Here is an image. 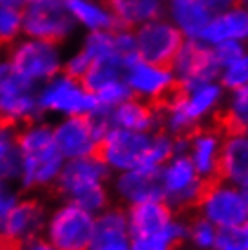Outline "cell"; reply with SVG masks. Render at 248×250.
<instances>
[{
  "label": "cell",
  "mask_w": 248,
  "mask_h": 250,
  "mask_svg": "<svg viewBox=\"0 0 248 250\" xmlns=\"http://www.w3.org/2000/svg\"><path fill=\"white\" fill-rule=\"evenodd\" d=\"M237 2H243L245 6H248V0H237Z\"/></svg>",
  "instance_id": "obj_44"
},
{
  "label": "cell",
  "mask_w": 248,
  "mask_h": 250,
  "mask_svg": "<svg viewBox=\"0 0 248 250\" xmlns=\"http://www.w3.org/2000/svg\"><path fill=\"white\" fill-rule=\"evenodd\" d=\"M111 178L112 172L98 154L67 160L53 190L62 200L73 201L96 216L112 205Z\"/></svg>",
  "instance_id": "obj_3"
},
{
  "label": "cell",
  "mask_w": 248,
  "mask_h": 250,
  "mask_svg": "<svg viewBox=\"0 0 248 250\" xmlns=\"http://www.w3.org/2000/svg\"><path fill=\"white\" fill-rule=\"evenodd\" d=\"M152 132L125 131L109 127L100 142L98 156L112 174L140 169L145 165Z\"/></svg>",
  "instance_id": "obj_13"
},
{
  "label": "cell",
  "mask_w": 248,
  "mask_h": 250,
  "mask_svg": "<svg viewBox=\"0 0 248 250\" xmlns=\"http://www.w3.org/2000/svg\"><path fill=\"white\" fill-rule=\"evenodd\" d=\"M219 180L236 187L248 183V132L225 131L219 156Z\"/></svg>",
  "instance_id": "obj_23"
},
{
  "label": "cell",
  "mask_w": 248,
  "mask_h": 250,
  "mask_svg": "<svg viewBox=\"0 0 248 250\" xmlns=\"http://www.w3.org/2000/svg\"><path fill=\"white\" fill-rule=\"evenodd\" d=\"M167 20L185 40H199L214 11L205 0H167Z\"/></svg>",
  "instance_id": "obj_22"
},
{
  "label": "cell",
  "mask_w": 248,
  "mask_h": 250,
  "mask_svg": "<svg viewBox=\"0 0 248 250\" xmlns=\"http://www.w3.org/2000/svg\"><path fill=\"white\" fill-rule=\"evenodd\" d=\"M96 216L73 201L60 200L47 210L43 238L56 250H89Z\"/></svg>",
  "instance_id": "obj_6"
},
{
  "label": "cell",
  "mask_w": 248,
  "mask_h": 250,
  "mask_svg": "<svg viewBox=\"0 0 248 250\" xmlns=\"http://www.w3.org/2000/svg\"><path fill=\"white\" fill-rule=\"evenodd\" d=\"M0 250H17V247H13V245H9L0 239Z\"/></svg>",
  "instance_id": "obj_41"
},
{
  "label": "cell",
  "mask_w": 248,
  "mask_h": 250,
  "mask_svg": "<svg viewBox=\"0 0 248 250\" xmlns=\"http://www.w3.org/2000/svg\"><path fill=\"white\" fill-rule=\"evenodd\" d=\"M20 165L17 183L22 192L42 194L53 190L65 160L56 147L53 124L37 118L19 127Z\"/></svg>",
  "instance_id": "obj_1"
},
{
  "label": "cell",
  "mask_w": 248,
  "mask_h": 250,
  "mask_svg": "<svg viewBox=\"0 0 248 250\" xmlns=\"http://www.w3.org/2000/svg\"><path fill=\"white\" fill-rule=\"evenodd\" d=\"M22 37H24L22 9L0 6V49H7Z\"/></svg>",
  "instance_id": "obj_30"
},
{
  "label": "cell",
  "mask_w": 248,
  "mask_h": 250,
  "mask_svg": "<svg viewBox=\"0 0 248 250\" xmlns=\"http://www.w3.org/2000/svg\"><path fill=\"white\" fill-rule=\"evenodd\" d=\"M217 80L225 87V91H234L248 85V49L237 60L221 69Z\"/></svg>",
  "instance_id": "obj_32"
},
{
  "label": "cell",
  "mask_w": 248,
  "mask_h": 250,
  "mask_svg": "<svg viewBox=\"0 0 248 250\" xmlns=\"http://www.w3.org/2000/svg\"><path fill=\"white\" fill-rule=\"evenodd\" d=\"M130 250H174L162 239L154 238H130Z\"/></svg>",
  "instance_id": "obj_36"
},
{
  "label": "cell",
  "mask_w": 248,
  "mask_h": 250,
  "mask_svg": "<svg viewBox=\"0 0 248 250\" xmlns=\"http://www.w3.org/2000/svg\"><path fill=\"white\" fill-rule=\"evenodd\" d=\"M223 129L216 127H198L188 134L186 156L190 158L194 169L207 183L219 178V156L223 144Z\"/></svg>",
  "instance_id": "obj_19"
},
{
  "label": "cell",
  "mask_w": 248,
  "mask_h": 250,
  "mask_svg": "<svg viewBox=\"0 0 248 250\" xmlns=\"http://www.w3.org/2000/svg\"><path fill=\"white\" fill-rule=\"evenodd\" d=\"M38 107L43 118L93 116L100 111L98 102L80 78L58 73L37 89Z\"/></svg>",
  "instance_id": "obj_4"
},
{
  "label": "cell",
  "mask_w": 248,
  "mask_h": 250,
  "mask_svg": "<svg viewBox=\"0 0 248 250\" xmlns=\"http://www.w3.org/2000/svg\"><path fill=\"white\" fill-rule=\"evenodd\" d=\"M111 9L118 27L136 29L149 20L160 19L165 13L163 0H103Z\"/></svg>",
  "instance_id": "obj_25"
},
{
  "label": "cell",
  "mask_w": 248,
  "mask_h": 250,
  "mask_svg": "<svg viewBox=\"0 0 248 250\" xmlns=\"http://www.w3.org/2000/svg\"><path fill=\"white\" fill-rule=\"evenodd\" d=\"M203 44L216 45L219 42L236 40V42H248V6L236 4V6L214 13L210 22L207 24L205 31L199 38Z\"/></svg>",
  "instance_id": "obj_24"
},
{
  "label": "cell",
  "mask_w": 248,
  "mask_h": 250,
  "mask_svg": "<svg viewBox=\"0 0 248 250\" xmlns=\"http://www.w3.org/2000/svg\"><path fill=\"white\" fill-rule=\"evenodd\" d=\"M35 2H47V0H27V4H35Z\"/></svg>",
  "instance_id": "obj_43"
},
{
  "label": "cell",
  "mask_w": 248,
  "mask_h": 250,
  "mask_svg": "<svg viewBox=\"0 0 248 250\" xmlns=\"http://www.w3.org/2000/svg\"><path fill=\"white\" fill-rule=\"evenodd\" d=\"M118 29V27H116ZM116 29H107V31H89L83 35L78 49L83 51V55L89 58L91 63L98 62H114L127 67L132 60L124 55L120 47L118 33ZM136 60V58H134Z\"/></svg>",
  "instance_id": "obj_27"
},
{
  "label": "cell",
  "mask_w": 248,
  "mask_h": 250,
  "mask_svg": "<svg viewBox=\"0 0 248 250\" xmlns=\"http://www.w3.org/2000/svg\"><path fill=\"white\" fill-rule=\"evenodd\" d=\"M205 2L210 6V9L214 13L223 11V9H228V7L236 6V4H237V0H205Z\"/></svg>",
  "instance_id": "obj_38"
},
{
  "label": "cell",
  "mask_w": 248,
  "mask_h": 250,
  "mask_svg": "<svg viewBox=\"0 0 248 250\" xmlns=\"http://www.w3.org/2000/svg\"><path fill=\"white\" fill-rule=\"evenodd\" d=\"M162 200L174 212H185L196 208L207 182L196 172L186 154H174L162 169Z\"/></svg>",
  "instance_id": "obj_10"
},
{
  "label": "cell",
  "mask_w": 248,
  "mask_h": 250,
  "mask_svg": "<svg viewBox=\"0 0 248 250\" xmlns=\"http://www.w3.org/2000/svg\"><path fill=\"white\" fill-rule=\"evenodd\" d=\"M163 2H167V0H163Z\"/></svg>",
  "instance_id": "obj_46"
},
{
  "label": "cell",
  "mask_w": 248,
  "mask_h": 250,
  "mask_svg": "<svg viewBox=\"0 0 248 250\" xmlns=\"http://www.w3.org/2000/svg\"><path fill=\"white\" fill-rule=\"evenodd\" d=\"M217 236L219 230L212 225L210 221L198 216L188 223V236L186 239L194 245V249L198 250H216Z\"/></svg>",
  "instance_id": "obj_31"
},
{
  "label": "cell",
  "mask_w": 248,
  "mask_h": 250,
  "mask_svg": "<svg viewBox=\"0 0 248 250\" xmlns=\"http://www.w3.org/2000/svg\"><path fill=\"white\" fill-rule=\"evenodd\" d=\"M63 57L65 53L60 44L22 37L7 47L4 60L17 75L38 87L40 83L62 73Z\"/></svg>",
  "instance_id": "obj_5"
},
{
  "label": "cell",
  "mask_w": 248,
  "mask_h": 250,
  "mask_svg": "<svg viewBox=\"0 0 248 250\" xmlns=\"http://www.w3.org/2000/svg\"><path fill=\"white\" fill-rule=\"evenodd\" d=\"M241 190H243V196H245V200H247V205H248V183H245V185H243Z\"/></svg>",
  "instance_id": "obj_42"
},
{
  "label": "cell",
  "mask_w": 248,
  "mask_h": 250,
  "mask_svg": "<svg viewBox=\"0 0 248 250\" xmlns=\"http://www.w3.org/2000/svg\"><path fill=\"white\" fill-rule=\"evenodd\" d=\"M98 114H102L107 127H116V129L138 132L160 131L158 107L143 100H138L134 96L127 98L120 105L112 107L109 111H98Z\"/></svg>",
  "instance_id": "obj_20"
},
{
  "label": "cell",
  "mask_w": 248,
  "mask_h": 250,
  "mask_svg": "<svg viewBox=\"0 0 248 250\" xmlns=\"http://www.w3.org/2000/svg\"><path fill=\"white\" fill-rule=\"evenodd\" d=\"M49 207L37 194L22 196L9 214L0 221V239L13 247L27 243L43 234Z\"/></svg>",
  "instance_id": "obj_15"
},
{
  "label": "cell",
  "mask_w": 248,
  "mask_h": 250,
  "mask_svg": "<svg viewBox=\"0 0 248 250\" xmlns=\"http://www.w3.org/2000/svg\"><path fill=\"white\" fill-rule=\"evenodd\" d=\"M112 200L118 205L129 208L132 205H140L145 201L162 200V183H160V170L150 169H130L118 172L111 178Z\"/></svg>",
  "instance_id": "obj_18"
},
{
  "label": "cell",
  "mask_w": 248,
  "mask_h": 250,
  "mask_svg": "<svg viewBox=\"0 0 248 250\" xmlns=\"http://www.w3.org/2000/svg\"><path fill=\"white\" fill-rule=\"evenodd\" d=\"M37 89V85L25 82L4 58H0V122L22 127L42 118Z\"/></svg>",
  "instance_id": "obj_11"
},
{
  "label": "cell",
  "mask_w": 248,
  "mask_h": 250,
  "mask_svg": "<svg viewBox=\"0 0 248 250\" xmlns=\"http://www.w3.org/2000/svg\"><path fill=\"white\" fill-rule=\"evenodd\" d=\"M51 124L56 147L65 162L98 154L100 142L109 129L102 114L98 113L93 116L58 118Z\"/></svg>",
  "instance_id": "obj_9"
},
{
  "label": "cell",
  "mask_w": 248,
  "mask_h": 250,
  "mask_svg": "<svg viewBox=\"0 0 248 250\" xmlns=\"http://www.w3.org/2000/svg\"><path fill=\"white\" fill-rule=\"evenodd\" d=\"M63 6L67 7L76 27L85 33L107 31L118 27L111 9L103 0H63Z\"/></svg>",
  "instance_id": "obj_26"
},
{
  "label": "cell",
  "mask_w": 248,
  "mask_h": 250,
  "mask_svg": "<svg viewBox=\"0 0 248 250\" xmlns=\"http://www.w3.org/2000/svg\"><path fill=\"white\" fill-rule=\"evenodd\" d=\"M89 250H130V232L127 208L109 205L96 214L94 236Z\"/></svg>",
  "instance_id": "obj_21"
},
{
  "label": "cell",
  "mask_w": 248,
  "mask_h": 250,
  "mask_svg": "<svg viewBox=\"0 0 248 250\" xmlns=\"http://www.w3.org/2000/svg\"><path fill=\"white\" fill-rule=\"evenodd\" d=\"M138 57L150 63L170 65L185 38L165 17L149 20L132 29Z\"/></svg>",
  "instance_id": "obj_16"
},
{
  "label": "cell",
  "mask_w": 248,
  "mask_h": 250,
  "mask_svg": "<svg viewBox=\"0 0 248 250\" xmlns=\"http://www.w3.org/2000/svg\"><path fill=\"white\" fill-rule=\"evenodd\" d=\"M236 250H241V249H236Z\"/></svg>",
  "instance_id": "obj_45"
},
{
  "label": "cell",
  "mask_w": 248,
  "mask_h": 250,
  "mask_svg": "<svg viewBox=\"0 0 248 250\" xmlns=\"http://www.w3.org/2000/svg\"><path fill=\"white\" fill-rule=\"evenodd\" d=\"M17 250H56V249L43 236H40V238H35L31 241H27V243L17 247Z\"/></svg>",
  "instance_id": "obj_37"
},
{
  "label": "cell",
  "mask_w": 248,
  "mask_h": 250,
  "mask_svg": "<svg viewBox=\"0 0 248 250\" xmlns=\"http://www.w3.org/2000/svg\"><path fill=\"white\" fill-rule=\"evenodd\" d=\"M124 80L134 98L152 105H160L178 89L170 65L145 62L140 57L124 69Z\"/></svg>",
  "instance_id": "obj_14"
},
{
  "label": "cell",
  "mask_w": 248,
  "mask_h": 250,
  "mask_svg": "<svg viewBox=\"0 0 248 250\" xmlns=\"http://www.w3.org/2000/svg\"><path fill=\"white\" fill-rule=\"evenodd\" d=\"M225 87L219 80L205 82L194 87L176 89L158 107L160 131L170 136H188L205 120L219 113L223 105Z\"/></svg>",
  "instance_id": "obj_2"
},
{
  "label": "cell",
  "mask_w": 248,
  "mask_h": 250,
  "mask_svg": "<svg viewBox=\"0 0 248 250\" xmlns=\"http://www.w3.org/2000/svg\"><path fill=\"white\" fill-rule=\"evenodd\" d=\"M24 37L40 38L63 45L78 31L75 20L69 15L63 0H47L25 4L22 7Z\"/></svg>",
  "instance_id": "obj_12"
},
{
  "label": "cell",
  "mask_w": 248,
  "mask_h": 250,
  "mask_svg": "<svg viewBox=\"0 0 248 250\" xmlns=\"http://www.w3.org/2000/svg\"><path fill=\"white\" fill-rule=\"evenodd\" d=\"M22 196H24V192L17 182L0 180V221L9 214V210L19 203Z\"/></svg>",
  "instance_id": "obj_34"
},
{
  "label": "cell",
  "mask_w": 248,
  "mask_h": 250,
  "mask_svg": "<svg viewBox=\"0 0 248 250\" xmlns=\"http://www.w3.org/2000/svg\"><path fill=\"white\" fill-rule=\"evenodd\" d=\"M210 49L212 57H214L216 63L219 65V69H223L241 57L243 53L247 51V44L236 42V40H227V42H219L216 45H210Z\"/></svg>",
  "instance_id": "obj_33"
},
{
  "label": "cell",
  "mask_w": 248,
  "mask_h": 250,
  "mask_svg": "<svg viewBox=\"0 0 248 250\" xmlns=\"http://www.w3.org/2000/svg\"><path fill=\"white\" fill-rule=\"evenodd\" d=\"M25 4H27V0H0V6L2 7H17V9H22Z\"/></svg>",
  "instance_id": "obj_40"
},
{
  "label": "cell",
  "mask_w": 248,
  "mask_h": 250,
  "mask_svg": "<svg viewBox=\"0 0 248 250\" xmlns=\"http://www.w3.org/2000/svg\"><path fill=\"white\" fill-rule=\"evenodd\" d=\"M91 67V62H89V58L83 55V51L78 49L76 47L75 51H71L67 53L65 57H63V73H67V75L75 76V78H83L85 73L89 71Z\"/></svg>",
  "instance_id": "obj_35"
},
{
  "label": "cell",
  "mask_w": 248,
  "mask_h": 250,
  "mask_svg": "<svg viewBox=\"0 0 248 250\" xmlns=\"http://www.w3.org/2000/svg\"><path fill=\"white\" fill-rule=\"evenodd\" d=\"M19 165V127L0 122V180L17 182Z\"/></svg>",
  "instance_id": "obj_29"
},
{
  "label": "cell",
  "mask_w": 248,
  "mask_h": 250,
  "mask_svg": "<svg viewBox=\"0 0 248 250\" xmlns=\"http://www.w3.org/2000/svg\"><path fill=\"white\" fill-rule=\"evenodd\" d=\"M196 208L217 230H236L248 219V205L241 187L219 178L207 183Z\"/></svg>",
  "instance_id": "obj_8"
},
{
  "label": "cell",
  "mask_w": 248,
  "mask_h": 250,
  "mask_svg": "<svg viewBox=\"0 0 248 250\" xmlns=\"http://www.w3.org/2000/svg\"><path fill=\"white\" fill-rule=\"evenodd\" d=\"M236 234H237V241L241 245V249L248 250V219L239 227V229H236Z\"/></svg>",
  "instance_id": "obj_39"
},
{
  "label": "cell",
  "mask_w": 248,
  "mask_h": 250,
  "mask_svg": "<svg viewBox=\"0 0 248 250\" xmlns=\"http://www.w3.org/2000/svg\"><path fill=\"white\" fill-rule=\"evenodd\" d=\"M170 69L180 89L217 80L221 71L212 57L210 45L203 44L201 40H183L174 60L170 62Z\"/></svg>",
  "instance_id": "obj_17"
},
{
  "label": "cell",
  "mask_w": 248,
  "mask_h": 250,
  "mask_svg": "<svg viewBox=\"0 0 248 250\" xmlns=\"http://www.w3.org/2000/svg\"><path fill=\"white\" fill-rule=\"evenodd\" d=\"M217 114V125L223 131L248 132V85L228 91Z\"/></svg>",
  "instance_id": "obj_28"
},
{
  "label": "cell",
  "mask_w": 248,
  "mask_h": 250,
  "mask_svg": "<svg viewBox=\"0 0 248 250\" xmlns=\"http://www.w3.org/2000/svg\"><path fill=\"white\" fill-rule=\"evenodd\" d=\"M130 238L162 239L172 249L186 241L188 223L163 200L145 201L127 208Z\"/></svg>",
  "instance_id": "obj_7"
}]
</instances>
